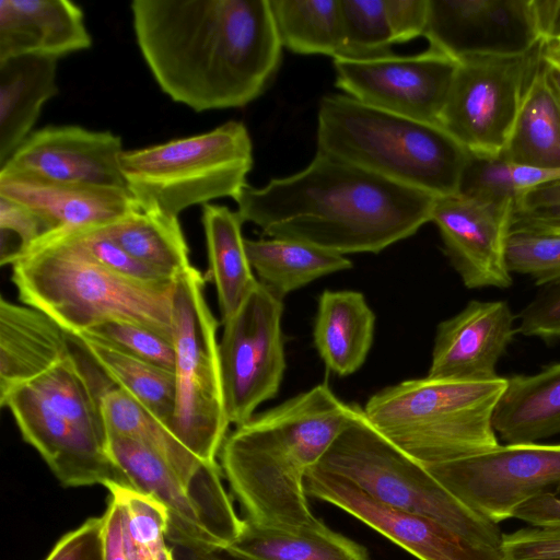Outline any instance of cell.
Here are the masks:
<instances>
[{"instance_id": "cell-1", "label": "cell", "mask_w": 560, "mask_h": 560, "mask_svg": "<svg viewBox=\"0 0 560 560\" xmlns=\"http://www.w3.org/2000/svg\"><path fill=\"white\" fill-rule=\"evenodd\" d=\"M130 9L155 82L195 112L247 105L279 68L269 0H135Z\"/></svg>"}, {"instance_id": "cell-2", "label": "cell", "mask_w": 560, "mask_h": 560, "mask_svg": "<svg viewBox=\"0 0 560 560\" xmlns=\"http://www.w3.org/2000/svg\"><path fill=\"white\" fill-rule=\"evenodd\" d=\"M436 196L316 151L302 171L248 184L234 198L243 222L340 255L380 253L431 221Z\"/></svg>"}, {"instance_id": "cell-3", "label": "cell", "mask_w": 560, "mask_h": 560, "mask_svg": "<svg viewBox=\"0 0 560 560\" xmlns=\"http://www.w3.org/2000/svg\"><path fill=\"white\" fill-rule=\"evenodd\" d=\"M355 408L324 383L253 416L226 435L220 467L248 520L290 530L324 524L308 508L304 479Z\"/></svg>"}, {"instance_id": "cell-4", "label": "cell", "mask_w": 560, "mask_h": 560, "mask_svg": "<svg viewBox=\"0 0 560 560\" xmlns=\"http://www.w3.org/2000/svg\"><path fill=\"white\" fill-rule=\"evenodd\" d=\"M115 387L82 340L72 335L66 359L12 389L0 405L10 410L23 440L63 486L132 488L107 448L101 399Z\"/></svg>"}, {"instance_id": "cell-5", "label": "cell", "mask_w": 560, "mask_h": 560, "mask_svg": "<svg viewBox=\"0 0 560 560\" xmlns=\"http://www.w3.org/2000/svg\"><path fill=\"white\" fill-rule=\"evenodd\" d=\"M20 301L78 335L125 319L172 334L173 281L148 282L116 273L63 243L40 238L11 261Z\"/></svg>"}, {"instance_id": "cell-6", "label": "cell", "mask_w": 560, "mask_h": 560, "mask_svg": "<svg viewBox=\"0 0 560 560\" xmlns=\"http://www.w3.org/2000/svg\"><path fill=\"white\" fill-rule=\"evenodd\" d=\"M317 150L433 196L457 192L467 151L440 125L365 105L346 94L319 102Z\"/></svg>"}, {"instance_id": "cell-7", "label": "cell", "mask_w": 560, "mask_h": 560, "mask_svg": "<svg viewBox=\"0 0 560 560\" xmlns=\"http://www.w3.org/2000/svg\"><path fill=\"white\" fill-rule=\"evenodd\" d=\"M505 386L501 376L407 380L374 394L363 411L381 434L425 467L499 445L492 418Z\"/></svg>"}, {"instance_id": "cell-8", "label": "cell", "mask_w": 560, "mask_h": 560, "mask_svg": "<svg viewBox=\"0 0 560 560\" xmlns=\"http://www.w3.org/2000/svg\"><path fill=\"white\" fill-rule=\"evenodd\" d=\"M314 467L350 481L392 509L435 521L475 542L502 545L498 524L470 510L389 442L359 405Z\"/></svg>"}, {"instance_id": "cell-9", "label": "cell", "mask_w": 560, "mask_h": 560, "mask_svg": "<svg viewBox=\"0 0 560 560\" xmlns=\"http://www.w3.org/2000/svg\"><path fill=\"white\" fill-rule=\"evenodd\" d=\"M119 166L141 209L178 218L191 206L234 199L247 185L253 144L245 125L232 120L203 133L124 150Z\"/></svg>"}, {"instance_id": "cell-10", "label": "cell", "mask_w": 560, "mask_h": 560, "mask_svg": "<svg viewBox=\"0 0 560 560\" xmlns=\"http://www.w3.org/2000/svg\"><path fill=\"white\" fill-rule=\"evenodd\" d=\"M207 279L191 266L174 283L176 396L171 430L200 462L213 464L231 423L224 405L219 323L205 296Z\"/></svg>"}, {"instance_id": "cell-11", "label": "cell", "mask_w": 560, "mask_h": 560, "mask_svg": "<svg viewBox=\"0 0 560 560\" xmlns=\"http://www.w3.org/2000/svg\"><path fill=\"white\" fill-rule=\"evenodd\" d=\"M107 448L132 488L167 509L171 545L228 547L237 538L244 520L224 490L218 463L203 464L189 488L160 454L136 440L107 433Z\"/></svg>"}, {"instance_id": "cell-12", "label": "cell", "mask_w": 560, "mask_h": 560, "mask_svg": "<svg viewBox=\"0 0 560 560\" xmlns=\"http://www.w3.org/2000/svg\"><path fill=\"white\" fill-rule=\"evenodd\" d=\"M542 46L522 56L457 61L440 126L469 152L502 153L541 60Z\"/></svg>"}, {"instance_id": "cell-13", "label": "cell", "mask_w": 560, "mask_h": 560, "mask_svg": "<svg viewBox=\"0 0 560 560\" xmlns=\"http://www.w3.org/2000/svg\"><path fill=\"white\" fill-rule=\"evenodd\" d=\"M282 301L258 282L223 324L219 355L224 405L230 423L236 427L279 390L285 370Z\"/></svg>"}, {"instance_id": "cell-14", "label": "cell", "mask_w": 560, "mask_h": 560, "mask_svg": "<svg viewBox=\"0 0 560 560\" xmlns=\"http://www.w3.org/2000/svg\"><path fill=\"white\" fill-rule=\"evenodd\" d=\"M425 468L470 510L498 524L532 498L560 486V444H499Z\"/></svg>"}, {"instance_id": "cell-15", "label": "cell", "mask_w": 560, "mask_h": 560, "mask_svg": "<svg viewBox=\"0 0 560 560\" xmlns=\"http://www.w3.org/2000/svg\"><path fill=\"white\" fill-rule=\"evenodd\" d=\"M457 63L428 48L404 57L337 58L334 69L336 85L346 95L377 109L440 125Z\"/></svg>"}, {"instance_id": "cell-16", "label": "cell", "mask_w": 560, "mask_h": 560, "mask_svg": "<svg viewBox=\"0 0 560 560\" xmlns=\"http://www.w3.org/2000/svg\"><path fill=\"white\" fill-rule=\"evenodd\" d=\"M423 37L456 61L522 56L542 44L533 0H429Z\"/></svg>"}, {"instance_id": "cell-17", "label": "cell", "mask_w": 560, "mask_h": 560, "mask_svg": "<svg viewBox=\"0 0 560 560\" xmlns=\"http://www.w3.org/2000/svg\"><path fill=\"white\" fill-rule=\"evenodd\" d=\"M306 494L334 504L419 560H512L502 547L471 541L427 517L392 509L350 481L312 467Z\"/></svg>"}, {"instance_id": "cell-18", "label": "cell", "mask_w": 560, "mask_h": 560, "mask_svg": "<svg viewBox=\"0 0 560 560\" xmlns=\"http://www.w3.org/2000/svg\"><path fill=\"white\" fill-rule=\"evenodd\" d=\"M511 214L510 208L458 194L435 197L431 221L438 226L444 253L466 288L512 285V275L505 265Z\"/></svg>"}, {"instance_id": "cell-19", "label": "cell", "mask_w": 560, "mask_h": 560, "mask_svg": "<svg viewBox=\"0 0 560 560\" xmlns=\"http://www.w3.org/2000/svg\"><path fill=\"white\" fill-rule=\"evenodd\" d=\"M122 151L120 137L110 131L74 125L47 126L33 131L0 172L61 183L127 188L119 166Z\"/></svg>"}, {"instance_id": "cell-20", "label": "cell", "mask_w": 560, "mask_h": 560, "mask_svg": "<svg viewBox=\"0 0 560 560\" xmlns=\"http://www.w3.org/2000/svg\"><path fill=\"white\" fill-rule=\"evenodd\" d=\"M505 301L472 300L438 325L428 377L485 382L497 374L517 329Z\"/></svg>"}, {"instance_id": "cell-21", "label": "cell", "mask_w": 560, "mask_h": 560, "mask_svg": "<svg viewBox=\"0 0 560 560\" xmlns=\"http://www.w3.org/2000/svg\"><path fill=\"white\" fill-rule=\"evenodd\" d=\"M0 196L33 209L51 232L103 226L140 208L127 188L61 183L11 172H0Z\"/></svg>"}, {"instance_id": "cell-22", "label": "cell", "mask_w": 560, "mask_h": 560, "mask_svg": "<svg viewBox=\"0 0 560 560\" xmlns=\"http://www.w3.org/2000/svg\"><path fill=\"white\" fill-rule=\"evenodd\" d=\"M82 10L68 0H0V61L60 57L90 48Z\"/></svg>"}, {"instance_id": "cell-23", "label": "cell", "mask_w": 560, "mask_h": 560, "mask_svg": "<svg viewBox=\"0 0 560 560\" xmlns=\"http://www.w3.org/2000/svg\"><path fill=\"white\" fill-rule=\"evenodd\" d=\"M71 339L72 334L42 311L1 298L0 398L66 359Z\"/></svg>"}, {"instance_id": "cell-24", "label": "cell", "mask_w": 560, "mask_h": 560, "mask_svg": "<svg viewBox=\"0 0 560 560\" xmlns=\"http://www.w3.org/2000/svg\"><path fill=\"white\" fill-rule=\"evenodd\" d=\"M506 444L537 443L560 434V362L533 375H513L492 418Z\"/></svg>"}, {"instance_id": "cell-25", "label": "cell", "mask_w": 560, "mask_h": 560, "mask_svg": "<svg viewBox=\"0 0 560 560\" xmlns=\"http://www.w3.org/2000/svg\"><path fill=\"white\" fill-rule=\"evenodd\" d=\"M375 315L362 293L325 290L318 299L314 345L326 368L339 376L364 363L374 336Z\"/></svg>"}, {"instance_id": "cell-26", "label": "cell", "mask_w": 560, "mask_h": 560, "mask_svg": "<svg viewBox=\"0 0 560 560\" xmlns=\"http://www.w3.org/2000/svg\"><path fill=\"white\" fill-rule=\"evenodd\" d=\"M57 93V59L20 56L0 61V167L33 132L42 107Z\"/></svg>"}, {"instance_id": "cell-27", "label": "cell", "mask_w": 560, "mask_h": 560, "mask_svg": "<svg viewBox=\"0 0 560 560\" xmlns=\"http://www.w3.org/2000/svg\"><path fill=\"white\" fill-rule=\"evenodd\" d=\"M243 221L225 206L202 207V225L209 261L208 279L215 287L222 324L240 308L258 284L242 235Z\"/></svg>"}, {"instance_id": "cell-28", "label": "cell", "mask_w": 560, "mask_h": 560, "mask_svg": "<svg viewBox=\"0 0 560 560\" xmlns=\"http://www.w3.org/2000/svg\"><path fill=\"white\" fill-rule=\"evenodd\" d=\"M502 154L517 165L560 170V102L546 80L542 56Z\"/></svg>"}, {"instance_id": "cell-29", "label": "cell", "mask_w": 560, "mask_h": 560, "mask_svg": "<svg viewBox=\"0 0 560 560\" xmlns=\"http://www.w3.org/2000/svg\"><path fill=\"white\" fill-rule=\"evenodd\" d=\"M245 248L258 281L281 299L315 279L352 267L343 255L289 238H245Z\"/></svg>"}, {"instance_id": "cell-30", "label": "cell", "mask_w": 560, "mask_h": 560, "mask_svg": "<svg viewBox=\"0 0 560 560\" xmlns=\"http://www.w3.org/2000/svg\"><path fill=\"white\" fill-rule=\"evenodd\" d=\"M253 560H370L364 547L329 529L290 530L244 520L237 538L228 546Z\"/></svg>"}, {"instance_id": "cell-31", "label": "cell", "mask_w": 560, "mask_h": 560, "mask_svg": "<svg viewBox=\"0 0 560 560\" xmlns=\"http://www.w3.org/2000/svg\"><path fill=\"white\" fill-rule=\"evenodd\" d=\"M96 229L133 258L170 278L175 279L191 267L178 218L138 208Z\"/></svg>"}, {"instance_id": "cell-32", "label": "cell", "mask_w": 560, "mask_h": 560, "mask_svg": "<svg viewBox=\"0 0 560 560\" xmlns=\"http://www.w3.org/2000/svg\"><path fill=\"white\" fill-rule=\"evenodd\" d=\"M107 433L136 440L160 454L182 481L192 487L203 463L191 454L152 412L119 387L101 399Z\"/></svg>"}, {"instance_id": "cell-33", "label": "cell", "mask_w": 560, "mask_h": 560, "mask_svg": "<svg viewBox=\"0 0 560 560\" xmlns=\"http://www.w3.org/2000/svg\"><path fill=\"white\" fill-rule=\"evenodd\" d=\"M269 4L282 47L302 55L342 57L340 0H269Z\"/></svg>"}, {"instance_id": "cell-34", "label": "cell", "mask_w": 560, "mask_h": 560, "mask_svg": "<svg viewBox=\"0 0 560 560\" xmlns=\"http://www.w3.org/2000/svg\"><path fill=\"white\" fill-rule=\"evenodd\" d=\"M78 336L108 377L170 430L175 409V373L120 352L96 339ZM172 431V430H171Z\"/></svg>"}, {"instance_id": "cell-35", "label": "cell", "mask_w": 560, "mask_h": 560, "mask_svg": "<svg viewBox=\"0 0 560 560\" xmlns=\"http://www.w3.org/2000/svg\"><path fill=\"white\" fill-rule=\"evenodd\" d=\"M120 503L125 534L136 560H176L168 541L170 515L154 497L132 488H106Z\"/></svg>"}, {"instance_id": "cell-36", "label": "cell", "mask_w": 560, "mask_h": 560, "mask_svg": "<svg viewBox=\"0 0 560 560\" xmlns=\"http://www.w3.org/2000/svg\"><path fill=\"white\" fill-rule=\"evenodd\" d=\"M343 59H374L392 55L395 44L385 0H340Z\"/></svg>"}, {"instance_id": "cell-37", "label": "cell", "mask_w": 560, "mask_h": 560, "mask_svg": "<svg viewBox=\"0 0 560 560\" xmlns=\"http://www.w3.org/2000/svg\"><path fill=\"white\" fill-rule=\"evenodd\" d=\"M509 272L528 276L537 285L560 279V233L510 231L505 243Z\"/></svg>"}, {"instance_id": "cell-38", "label": "cell", "mask_w": 560, "mask_h": 560, "mask_svg": "<svg viewBox=\"0 0 560 560\" xmlns=\"http://www.w3.org/2000/svg\"><path fill=\"white\" fill-rule=\"evenodd\" d=\"M78 335L96 339L120 352L174 372L175 348L170 338L150 327L125 319L100 323Z\"/></svg>"}, {"instance_id": "cell-39", "label": "cell", "mask_w": 560, "mask_h": 560, "mask_svg": "<svg viewBox=\"0 0 560 560\" xmlns=\"http://www.w3.org/2000/svg\"><path fill=\"white\" fill-rule=\"evenodd\" d=\"M42 238L69 245L101 266L131 279L148 282H166L176 279L140 262L96 228L59 230Z\"/></svg>"}, {"instance_id": "cell-40", "label": "cell", "mask_w": 560, "mask_h": 560, "mask_svg": "<svg viewBox=\"0 0 560 560\" xmlns=\"http://www.w3.org/2000/svg\"><path fill=\"white\" fill-rule=\"evenodd\" d=\"M512 230L560 233V180L524 190L511 214Z\"/></svg>"}, {"instance_id": "cell-41", "label": "cell", "mask_w": 560, "mask_h": 560, "mask_svg": "<svg viewBox=\"0 0 560 560\" xmlns=\"http://www.w3.org/2000/svg\"><path fill=\"white\" fill-rule=\"evenodd\" d=\"M517 332L547 343L560 339V279L542 285L517 315Z\"/></svg>"}, {"instance_id": "cell-42", "label": "cell", "mask_w": 560, "mask_h": 560, "mask_svg": "<svg viewBox=\"0 0 560 560\" xmlns=\"http://www.w3.org/2000/svg\"><path fill=\"white\" fill-rule=\"evenodd\" d=\"M501 547L512 560H560V528L533 526L503 534Z\"/></svg>"}, {"instance_id": "cell-43", "label": "cell", "mask_w": 560, "mask_h": 560, "mask_svg": "<svg viewBox=\"0 0 560 560\" xmlns=\"http://www.w3.org/2000/svg\"><path fill=\"white\" fill-rule=\"evenodd\" d=\"M45 560H104V521L86 520L66 534Z\"/></svg>"}, {"instance_id": "cell-44", "label": "cell", "mask_w": 560, "mask_h": 560, "mask_svg": "<svg viewBox=\"0 0 560 560\" xmlns=\"http://www.w3.org/2000/svg\"><path fill=\"white\" fill-rule=\"evenodd\" d=\"M0 230L1 233L14 234L19 238L20 249L16 255L25 252L51 232L48 222L33 209L2 196H0Z\"/></svg>"}, {"instance_id": "cell-45", "label": "cell", "mask_w": 560, "mask_h": 560, "mask_svg": "<svg viewBox=\"0 0 560 560\" xmlns=\"http://www.w3.org/2000/svg\"><path fill=\"white\" fill-rule=\"evenodd\" d=\"M385 10L395 44L423 36L429 0H385Z\"/></svg>"}, {"instance_id": "cell-46", "label": "cell", "mask_w": 560, "mask_h": 560, "mask_svg": "<svg viewBox=\"0 0 560 560\" xmlns=\"http://www.w3.org/2000/svg\"><path fill=\"white\" fill-rule=\"evenodd\" d=\"M513 517L534 527L560 528V486L542 492L518 506L513 513Z\"/></svg>"}, {"instance_id": "cell-47", "label": "cell", "mask_w": 560, "mask_h": 560, "mask_svg": "<svg viewBox=\"0 0 560 560\" xmlns=\"http://www.w3.org/2000/svg\"><path fill=\"white\" fill-rule=\"evenodd\" d=\"M103 521L104 560H136L127 542L121 505L112 494Z\"/></svg>"}, {"instance_id": "cell-48", "label": "cell", "mask_w": 560, "mask_h": 560, "mask_svg": "<svg viewBox=\"0 0 560 560\" xmlns=\"http://www.w3.org/2000/svg\"><path fill=\"white\" fill-rule=\"evenodd\" d=\"M533 5L542 44L560 40V0H533Z\"/></svg>"}, {"instance_id": "cell-49", "label": "cell", "mask_w": 560, "mask_h": 560, "mask_svg": "<svg viewBox=\"0 0 560 560\" xmlns=\"http://www.w3.org/2000/svg\"><path fill=\"white\" fill-rule=\"evenodd\" d=\"M176 560H253L244 557L229 547L174 545Z\"/></svg>"}, {"instance_id": "cell-50", "label": "cell", "mask_w": 560, "mask_h": 560, "mask_svg": "<svg viewBox=\"0 0 560 560\" xmlns=\"http://www.w3.org/2000/svg\"><path fill=\"white\" fill-rule=\"evenodd\" d=\"M546 80L560 102V65L551 62L542 57Z\"/></svg>"}, {"instance_id": "cell-51", "label": "cell", "mask_w": 560, "mask_h": 560, "mask_svg": "<svg viewBox=\"0 0 560 560\" xmlns=\"http://www.w3.org/2000/svg\"><path fill=\"white\" fill-rule=\"evenodd\" d=\"M542 57L551 62L560 65V40L544 45Z\"/></svg>"}]
</instances>
